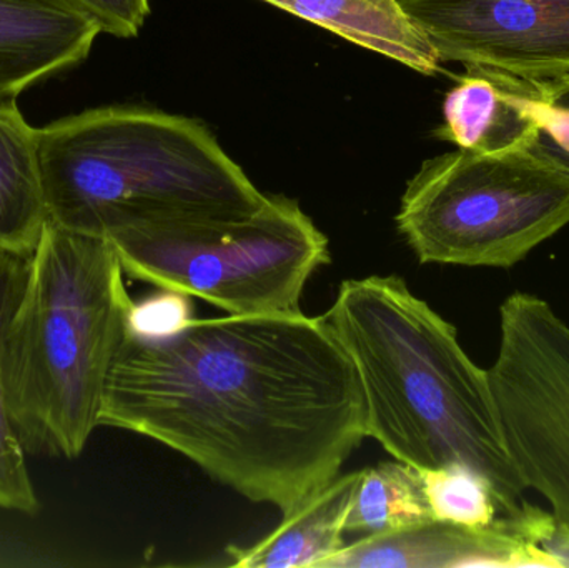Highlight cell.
Segmentation results:
<instances>
[{"instance_id":"obj_20","label":"cell","mask_w":569,"mask_h":568,"mask_svg":"<svg viewBox=\"0 0 569 568\" xmlns=\"http://www.w3.org/2000/svg\"><path fill=\"white\" fill-rule=\"evenodd\" d=\"M535 112H537L538 123H540L535 146L547 152L551 159L557 160L569 172V112L553 109V107L541 102L538 87Z\"/></svg>"},{"instance_id":"obj_7","label":"cell","mask_w":569,"mask_h":568,"mask_svg":"<svg viewBox=\"0 0 569 568\" xmlns=\"http://www.w3.org/2000/svg\"><path fill=\"white\" fill-rule=\"evenodd\" d=\"M488 377L518 476L569 527V326L547 300L528 292L503 300Z\"/></svg>"},{"instance_id":"obj_3","label":"cell","mask_w":569,"mask_h":568,"mask_svg":"<svg viewBox=\"0 0 569 568\" xmlns=\"http://www.w3.org/2000/svg\"><path fill=\"white\" fill-rule=\"evenodd\" d=\"M132 307L112 243L49 220L3 349L7 402L27 454L83 452Z\"/></svg>"},{"instance_id":"obj_10","label":"cell","mask_w":569,"mask_h":568,"mask_svg":"<svg viewBox=\"0 0 569 568\" xmlns=\"http://www.w3.org/2000/svg\"><path fill=\"white\" fill-rule=\"evenodd\" d=\"M100 32L66 0H0V102L82 63Z\"/></svg>"},{"instance_id":"obj_1","label":"cell","mask_w":569,"mask_h":568,"mask_svg":"<svg viewBox=\"0 0 569 568\" xmlns=\"http://www.w3.org/2000/svg\"><path fill=\"white\" fill-rule=\"evenodd\" d=\"M99 422L163 444L283 516L367 437L350 356L323 316L303 312L193 319L160 342L126 333Z\"/></svg>"},{"instance_id":"obj_4","label":"cell","mask_w":569,"mask_h":568,"mask_svg":"<svg viewBox=\"0 0 569 568\" xmlns=\"http://www.w3.org/2000/svg\"><path fill=\"white\" fill-rule=\"evenodd\" d=\"M49 220L106 237L132 223L253 212L266 202L199 120L100 107L39 129Z\"/></svg>"},{"instance_id":"obj_21","label":"cell","mask_w":569,"mask_h":568,"mask_svg":"<svg viewBox=\"0 0 569 568\" xmlns=\"http://www.w3.org/2000/svg\"><path fill=\"white\" fill-rule=\"evenodd\" d=\"M537 87L541 102L553 109L569 112V76L548 80V82H537Z\"/></svg>"},{"instance_id":"obj_18","label":"cell","mask_w":569,"mask_h":568,"mask_svg":"<svg viewBox=\"0 0 569 568\" xmlns=\"http://www.w3.org/2000/svg\"><path fill=\"white\" fill-rule=\"evenodd\" d=\"M192 320V297L176 290H160L156 296L133 302L127 333L146 342H160L179 336Z\"/></svg>"},{"instance_id":"obj_19","label":"cell","mask_w":569,"mask_h":568,"mask_svg":"<svg viewBox=\"0 0 569 568\" xmlns=\"http://www.w3.org/2000/svg\"><path fill=\"white\" fill-rule=\"evenodd\" d=\"M96 20L102 32L119 39L139 36L150 13L149 0H66Z\"/></svg>"},{"instance_id":"obj_8","label":"cell","mask_w":569,"mask_h":568,"mask_svg":"<svg viewBox=\"0 0 569 568\" xmlns=\"http://www.w3.org/2000/svg\"><path fill=\"white\" fill-rule=\"evenodd\" d=\"M441 62L530 82L569 76V0H398Z\"/></svg>"},{"instance_id":"obj_6","label":"cell","mask_w":569,"mask_h":568,"mask_svg":"<svg viewBox=\"0 0 569 568\" xmlns=\"http://www.w3.org/2000/svg\"><path fill=\"white\" fill-rule=\"evenodd\" d=\"M397 227L421 263L510 269L569 223V172L537 146L455 150L408 180Z\"/></svg>"},{"instance_id":"obj_14","label":"cell","mask_w":569,"mask_h":568,"mask_svg":"<svg viewBox=\"0 0 569 568\" xmlns=\"http://www.w3.org/2000/svg\"><path fill=\"white\" fill-rule=\"evenodd\" d=\"M49 223L39 129L16 99L0 102V253L32 257Z\"/></svg>"},{"instance_id":"obj_16","label":"cell","mask_w":569,"mask_h":568,"mask_svg":"<svg viewBox=\"0 0 569 568\" xmlns=\"http://www.w3.org/2000/svg\"><path fill=\"white\" fill-rule=\"evenodd\" d=\"M431 520L423 472L410 464L395 460L363 469L348 516L347 532L377 536Z\"/></svg>"},{"instance_id":"obj_5","label":"cell","mask_w":569,"mask_h":568,"mask_svg":"<svg viewBox=\"0 0 569 568\" xmlns=\"http://www.w3.org/2000/svg\"><path fill=\"white\" fill-rule=\"evenodd\" d=\"M106 239L130 279L229 316L301 312L308 280L331 260L327 236L282 196L243 216L132 223Z\"/></svg>"},{"instance_id":"obj_22","label":"cell","mask_w":569,"mask_h":568,"mask_svg":"<svg viewBox=\"0 0 569 568\" xmlns=\"http://www.w3.org/2000/svg\"><path fill=\"white\" fill-rule=\"evenodd\" d=\"M541 547L553 557L558 568H569V527L555 524Z\"/></svg>"},{"instance_id":"obj_9","label":"cell","mask_w":569,"mask_h":568,"mask_svg":"<svg viewBox=\"0 0 569 568\" xmlns=\"http://www.w3.org/2000/svg\"><path fill=\"white\" fill-rule=\"evenodd\" d=\"M555 524L553 516L530 504L488 526L431 520L395 532L365 536L347 544L318 568H558L541 547Z\"/></svg>"},{"instance_id":"obj_2","label":"cell","mask_w":569,"mask_h":568,"mask_svg":"<svg viewBox=\"0 0 569 568\" xmlns=\"http://www.w3.org/2000/svg\"><path fill=\"white\" fill-rule=\"evenodd\" d=\"M360 379L365 432L418 470L461 464L493 489L500 516L523 507V480L505 446L488 370L457 329L397 276L341 282L323 313Z\"/></svg>"},{"instance_id":"obj_17","label":"cell","mask_w":569,"mask_h":568,"mask_svg":"<svg viewBox=\"0 0 569 568\" xmlns=\"http://www.w3.org/2000/svg\"><path fill=\"white\" fill-rule=\"evenodd\" d=\"M421 472L433 520L481 527L500 516L490 482L470 467L453 464Z\"/></svg>"},{"instance_id":"obj_13","label":"cell","mask_w":569,"mask_h":568,"mask_svg":"<svg viewBox=\"0 0 569 568\" xmlns=\"http://www.w3.org/2000/svg\"><path fill=\"white\" fill-rule=\"evenodd\" d=\"M425 76L441 59L398 0H262Z\"/></svg>"},{"instance_id":"obj_15","label":"cell","mask_w":569,"mask_h":568,"mask_svg":"<svg viewBox=\"0 0 569 568\" xmlns=\"http://www.w3.org/2000/svg\"><path fill=\"white\" fill-rule=\"evenodd\" d=\"M30 257L0 253V510L36 516L39 497L27 467V450L17 434L3 383L7 333L29 279Z\"/></svg>"},{"instance_id":"obj_12","label":"cell","mask_w":569,"mask_h":568,"mask_svg":"<svg viewBox=\"0 0 569 568\" xmlns=\"http://www.w3.org/2000/svg\"><path fill=\"white\" fill-rule=\"evenodd\" d=\"M363 470L331 480L308 497L269 536L250 547H229L230 566L239 568H318L340 552L348 516Z\"/></svg>"},{"instance_id":"obj_11","label":"cell","mask_w":569,"mask_h":568,"mask_svg":"<svg viewBox=\"0 0 569 568\" xmlns=\"http://www.w3.org/2000/svg\"><path fill=\"white\" fill-rule=\"evenodd\" d=\"M537 82L497 70L468 67L467 76L447 93L440 139L475 153H503L533 146Z\"/></svg>"}]
</instances>
